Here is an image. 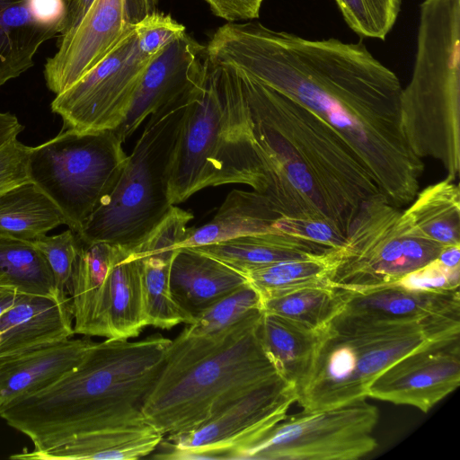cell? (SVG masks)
I'll return each mask as SVG.
<instances>
[{"mask_svg": "<svg viewBox=\"0 0 460 460\" xmlns=\"http://www.w3.org/2000/svg\"><path fill=\"white\" fill-rule=\"evenodd\" d=\"M215 59L295 100L350 146L392 205H409L424 170L400 116L398 76L362 41L309 40L259 22L229 23Z\"/></svg>", "mask_w": 460, "mask_h": 460, "instance_id": "obj_1", "label": "cell"}, {"mask_svg": "<svg viewBox=\"0 0 460 460\" xmlns=\"http://www.w3.org/2000/svg\"><path fill=\"white\" fill-rule=\"evenodd\" d=\"M218 79L237 159L273 210L346 236L360 205L380 193L355 152L312 111L236 68L218 65Z\"/></svg>", "mask_w": 460, "mask_h": 460, "instance_id": "obj_2", "label": "cell"}, {"mask_svg": "<svg viewBox=\"0 0 460 460\" xmlns=\"http://www.w3.org/2000/svg\"><path fill=\"white\" fill-rule=\"evenodd\" d=\"M171 343L159 333L137 341L94 342L75 369L2 406L0 417L29 438L35 451L77 435L145 422L143 402Z\"/></svg>", "mask_w": 460, "mask_h": 460, "instance_id": "obj_3", "label": "cell"}, {"mask_svg": "<svg viewBox=\"0 0 460 460\" xmlns=\"http://www.w3.org/2000/svg\"><path fill=\"white\" fill-rule=\"evenodd\" d=\"M261 309L208 336L181 332L144 399L145 420L164 436L193 429L249 391L281 376L260 334Z\"/></svg>", "mask_w": 460, "mask_h": 460, "instance_id": "obj_4", "label": "cell"}, {"mask_svg": "<svg viewBox=\"0 0 460 460\" xmlns=\"http://www.w3.org/2000/svg\"><path fill=\"white\" fill-rule=\"evenodd\" d=\"M401 125L411 152L460 170V0L420 4L413 69L400 96Z\"/></svg>", "mask_w": 460, "mask_h": 460, "instance_id": "obj_5", "label": "cell"}, {"mask_svg": "<svg viewBox=\"0 0 460 460\" xmlns=\"http://www.w3.org/2000/svg\"><path fill=\"white\" fill-rule=\"evenodd\" d=\"M456 334V316L410 323L335 316L322 331L311 370L296 390V402L302 411H314L365 400L371 383L391 364L431 341Z\"/></svg>", "mask_w": 460, "mask_h": 460, "instance_id": "obj_6", "label": "cell"}, {"mask_svg": "<svg viewBox=\"0 0 460 460\" xmlns=\"http://www.w3.org/2000/svg\"><path fill=\"white\" fill-rule=\"evenodd\" d=\"M200 85L148 116L115 188L77 234L83 243L130 250L170 213L172 162L186 106Z\"/></svg>", "mask_w": 460, "mask_h": 460, "instance_id": "obj_7", "label": "cell"}, {"mask_svg": "<svg viewBox=\"0 0 460 460\" xmlns=\"http://www.w3.org/2000/svg\"><path fill=\"white\" fill-rule=\"evenodd\" d=\"M122 144L114 130L67 128L31 146L30 181L59 208L76 234L115 188L128 158Z\"/></svg>", "mask_w": 460, "mask_h": 460, "instance_id": "obj_8", "label": "cell"}, {"mask_svg": "<svg viewBox=\"0 0 460 460\" xmlns=\"http://www.w3.org/2000/svg\"><path fill=\"white\" fill-rule=\"evenodd\" d=\"M441 248L378 193L354 216L331 283L349 291L389 286L436 259Z\"/></svg>", "mask_w": 460, "mask_h": 460, "instance_id": "obj_9", "label": "cell"}, {"mask_svg": "<svg viewBox=\"0 0 460 460\" xmlns=\"http://www.w3.org/2000/svg\"><path fill=\"white\" fill-rule=\"evenodd\" d=\"M69 296L75 334L129 340L146 327L140 260L132 250L80 242Z\"/></svg>", "mask_w": 460, "mask_h": 460, "instance_id": "obj_10", "label": "cell"}, {"mask_svg": "<svg viewBox=\"0 0 460 460\" xmlns=\"http://www.w3.org/2000/svg\"><path fill=\"white\" fill-rule=\"evenodd\" d=\"M377 408L366 399L286 417L238 459L356 460L377 447Z\"/></svg>", "mask_w": 460, "mask_h": 460, "instance_id": "obj_11", "label": "cell"}, {"mask_svg": "<svg viewBox=\"0 0 460 460\" xmlns=\"http://www.w3.org/2000/svg\"><path fill=\"white\" fill-rule=\"evenodd\" d=\"M232 183L241 180L217 70L208 60L204 81L184 111L170 172V202L176 206L204 188Z\"/></svg>", "mask_w": 460, "mask_h": 460, "instance_id": "obj_12", "label": "cell"}, {"mask_svg": "<svg viewBox=\"0 0 460 460\" xmlns=\"http://www.w3.org/2000/svg\"><path fill=\"white\" fill-rule=\"evenodd\" d=\"M295 385L279 376L242 395L200 425L167 436L164 459H238L288 416L296 402Z\"/></svg>", "mask_w": 460, "mask_h": 460, "instance_id": "obj_13", "label": "cell"}, {"mask_svg": "<svg viewBox=\"0 0 460 460\" xmlns=\"http://www.w3.org/2000/svg\"><path fill=\"white\" fill-rule=\"evenodd\" d=\"M136 27V26H135ZM153 58L140 52L135 28L93 69L51 102L64 129L114 130L125 119L139 79Z\"/></svg>", "mask_w": 460, "mask_h": 460, "instance_id": "obj_14", "label": "cell"}, {"mask_svg": "<svg viewBox=\"0 0 460 460\" xmlns=\"http://www.w3.org/2000/svg\"><path fill=\"white\" fill-rule=\"evenodd\" d=\"M158 0H94L80 23L58 38V50L47 59V87L59 94L75 84L135 26L156 12Z\"/></svg>", "mask_w": 460, "mask_h": 460, "instance_id": "obj_15", "label": "cell"}, {"mask_svg": "<svg viewBox=\"0 0 460 460\" xmlns=\"http://www.w3.org/2000/svg\"><path fill=\"white\" fill-rule=\"evenodd\" d=\"M460 383V334L431 341L402 357L371 383L367 398L428 412Z\"/></svg>", "mask_w": 460, "mask_h": 460, "instance_id": "obj_16", "label": "cell"}, {"mask_svg": "<svg viewBox=\"0 0 460 460\" xmlns=\"http://www.w3.org/2000/svg\"><path fill=\"white\" fill-rule=\"evenodd\" d=\"M208 64L205 47L186 32L157 53L139 79L125 119L114 129L121 142L149 115L200 85Z\"/></svg>", "mask_w": 460, "mask_h": 460, "instance_id": "obj_17", "label": "cell"}, {"mask_svg": "<svg viewBox=\"0 0 460 460\" xmlns=\"http://www.w3.org/2000/svg\"><path fill=\"white\" fill-rule=\"evenodd\" d=\"M190 212L173 206L147 238L130 249L140 260L143 312L146 326L169 330L194 322L175 301L170 288V270L179 244L189 233Z\"/></svg>", "mask_w": 460, "mask_h": 460, "instance_id": "obj_18", "label": "cell"}, {"mask_svg": "<svg viewBox=\"0 0 460 460\" xmlns=\"http://www.w3.org/2000/svg\"><path fill=\"white\" fill-rule=\"evenodd\" d=\"M64 0H0V87L34 65V56L63 30Z\"/></svg>", "mask_w": 460, "mask_h": 460, "instance_id": "obj_19", "label": "cell"}, {"mask_svg": "<svg viewBox=\"0 0 460 460\" xmlns=\"http://www.w3.org/2000/svg\"><path fill=\"white\" fill-rule=\"evenodd\" d=\"M345 302L336 316L371 323H420L460 317L459 289L420 292L389 285L359 291L343 290Z\"/></svg>", "mask_w": 460, "mask_h": 460, "instance_id": "obj_20", "label": "cell"}, {"mask_svg": "<svg viewBox=\"0 0 460 460\" xmlns=\"http://www.w3.org/2000/svg\"><path fill=\"white\" fill-rule=\"evenodd\" d=\"M74 335L70 296L21 294L0 314V356L51 345Z\"/></svg>", "mask_w": 460, "mask_h": 460, "instance_id": "obj_21", "label": "cell"}, {"mask_svg": "<svg viewBox=\"0 0 460 460\" xmlns=\"http://www.w3.org/2000/svg\"><path fill=\"white\" fill-rule=\"evenodd\" d=\"M164 435L147 422L108 428L77 435L52 448L23 450L18 460H132L146 456L160 446Z\"/></svg>", "mask_w": 460, "mask_h": 460, "instance_id": "obj_22", "label": "cell"}, {"mask_svg": "<svg viewBox=\"0 0 460 460\" xmlns=\"http://www.w3.org/2000/svg\"><path fill=\"white\" fill-rule=\"evenodd\" d=\"M246 283L241 273L190 248H178L171 263L172 296L194 321L210 305Z\"/></svg>", "mask_w": 460, "mask_h": 460, "instance_id": "obj_23", "label": "cell"}, {"mask_svg": "<svg viewBox=\"0 0 460 460\" xmlns=\"http://www.w3.org/2000/svg\"><path fill=\"white\" fill-rule=\"evenodd\" d=\"M186 248L216 259L242 275L262 266L306 258L330 249L279 230Z\"/></svg>", "mask_w": 460, "mask_h": 460, "instance_id": "obj_24", "label": "cell"}, {"mask_svg": "<svg viewBox=\"0 0 460 460\" xmlns=\"http://www.w3.org/2000/svg\"><path fill=\"white\" fill-rule=\"evenodd\" d=\"M279 217L264 195L255 190H233L210 221L198 228L190 227L179 248L274 231L273 225Z\"/></svg>", "mask_w": 460, "mask_h": 460, "instance_id": "obj_25", "label": "cell"}, {"mask_svg": "<svg viewBox=\"0 0 460 460\" xmlns=\"http://www.w3.org/2000/svg\"><path fill=\"white\" fill-rule=\"evenodd\" d=\"M94 342L88 336L71 337L39 350L0 378L1 407L52 385L75 369Z\"/></svg>", "mask_w": 460, "mask_h": 460, "instance_id": "obj_26", "label": "cell"}, {"mask_svg": "<svg viewBox=\"0 0 460 460\" xmlns=\"http://www.w3.org/2000/svg\"><path fill=\"white\" fill-rule=\"evenodd\" d=\"M322 331L308 329L275 314H262L260 326L262 345L280 376L295 385L296 390L311 370Z\"/></svg>", "mask_w": 460, "mask_h": 460, "instance_id": "obj_27", "label": "cell"}, {"mask_svg": "<svg viewBox=\"0 0 460 460\" xmlns=\"http://www.w3.org/2000/svg\"><path fill=\"white\" fill-rule=\"evenodd\" d=\"M61 225L63 213L32 181L0 192V234L31 242Z\"/></svg>", "mask_w": 460, "mask_h": 460, "instance_id": "obj_28", "label": "cell"}, {"mask_svg": "<svg viewBox=\"0 0 460 460\" xmlns=\"http://www.w3.org/2000/svg\"><path fill=\"white\" fill-rule=\"evenodd\" d=\"M413 227L442 245L460 244V190L454 180L429 185L403 210Z\"/></svg>", "mask_w": 460, "mask_h": 460, "instance_id": "obj_29", "label": "cell"}, {"mask_svg": "<svg viewBox=\"0 0 460 460\" xmlns=\"http://www.w3.org/2000/svg\"><path fill=\"white\" fill-rule=\"evenodd\" d=\"M341 254L342 248H330L306 258L262 266L243 276L261 298L304 287L332 284L331 279Z\"/></svg>", "mask_w": 460, "mask_h": 460, "instance_id": "obj_30", "label": "cell"}, {"mask_svg": "<svg viewBox=\"0 0 460 460\" xmlns=\"http://www.w3.org/2000/svg\"><path fill=\"white\" fill-rule=\"evenodd\" d=\"M345 295L332 284L304 287L261 298V310L314 331L341 313Z\"/></svg>", "mask_w": 460, "mask_h": 460, "instance_id": "obj_31", "label": "cell"}, {"mask_svg": "<svg viewBox=\"0 0 460 460\" xmlns=\"http://www.w3.org/2000/svg\"><path fill=\"white\" fill-rule=\"evenodd\" d=\"M0 288L25 295L58 296L42 253L31 242L4 234H0Z\"/></svg>", "mask_w": 460, "mask_h": 460, "instance_id": "obj_32", "label": "cell"}, {"mask_svg": "<svg viewBox=\"0 0 460 460\" xmlns=\"http://www.w3.org/2000/svg\"><path fill=\"white\" fill-rule=\"evenodd\" d=\"M254 309H261V298L247 281L203 311L182 332L190 336L214 335Z\"/></svg>", "mask_w": 460, "mask_h": 460, "instance_id": "obj_33", "label": "cell"}, {"mask_svg": "<svg viewBox=\"0 0 460 460\" xmlns=\"http://www.w3.org/2000/svg\"><path fill=\"white\" fill-rule=\"evenodd\" d=\"M343 20L361 38L385 40L399 16L402 0H334Z\"/></svg>", "mask_w": 460, "mask_h": 460, "instance_id": "obj_34", "label": "cell"}, {"mask_svg": "<svg viewBox=\"0 0 460 460\" xmlns=\"http://www.w3.org/2000/svg\"><path fill=\"white\" fill-rule=\"evenodd\" d=\"M46 259L54 278L56 293L59 297L69 296L74 264L80 240L68 229L59 234H46L31 241Z\"/></svg>", "mask_w": 460, "mask_h": 460, "instance_id": "obj_35", "label": "cell"}, {"mask_svg": "<svg viewBox=\"0 0 460 460\" xmlns=\"http://www.w3.org/2000/svg\"><path fill=\"white\" fill-rule=\"evenodd\" d=\"M185 32V27L170 14L157 11L147 15L135 27L137 46L141 53L149 58H154Z\"/></svg>", "mask_w": 460, "mask_h": 460, "instance_id": "obj_36", "label": "cell"}, {"mask_svg": "<svg viewBox=\"0 0 460 460\" xmlns=\"http://www.w3.org/2000/svg\"><path fill=\"white\" fill-rule=\"evenodd\" d=\"M392 285L420 292L456 290L460 286V269H448L434 259Z\"/></svg>", "mask_w": 460, "mask_h": 460, "instance_id": "obj_37", "label": "cell"}, {"mask_svg": "<svg viewBox=\"0 0 460 460\" xmlns=\"http://www.w3.org/2000/svg\"><path fill=\"white\" fill-rule=\"evenodd\" d=\"M273 226L276 230L326 248L338 249L345 244L346 236L324 220L279 217Z\"/></svg>", "mask_w": 460, "mask_h": 460, "instance_id": "obj_38", "label": "cell"}, {"mask_svg": "<svg viewBox=\"0 0 460 460\" xmlns=\"http://www.w3.org/2000/svg\"><path fill=\"white\" fill-rule=\"evenodd\" d=\"M31 146L17 137L0 147V192L30 181L28 164Z\"/></svg>", "mask_w": 460, "mask_h": 460, "instance_id": "obj_39", "label": "cell"}, {"mask_svg": "<svg viewBox=\"0 0 460 460\" xmlns=\"http://www.w3.org/2000/svg\"><path fill=\"white\" fill-rule=\"evenodd\" d=\"M215 15L228 22L257 19L263 0H205Z\"/></svg>", "mask_w": 460, "mask_h": 460, "instance_id": "obj_40", "label": "cell"}, {"mask_svg": "<svg viewBox=\"0 0 460 460\" xmlns=\"http://www.w3.org/2000/svg\"><path fill=\"white\" fill-rule=\"evenodd\" d=\"M94 0H67L65 4L63 30L58 38L70 33L82 21Z\"/></svg>", "mask_w": 460, "mask_h": 460, "instance_id": "obj_41", "label": "cell"}, {"mask_svg": "<svg viewBox=\"0 0 460 460\" xmlns=\"http://www.w3.org/2000/svg\"><path fill=\"white\" fill-rule=\"evenodd\" d=\"M23 128V125L20 123L15 115L0 111V147L16 138Z\"/></svg>", "mask_w": 460, "mask_h": 460, "instance_id": "obj_42", "label": "cell"}, {"mask_svg": "<svg viewBox=\"0 0 460 460\" xmlns=\"http://www.w3.org/2000/svg\"><path fill=\"white\" fill-rule=\"evenodd\" d=\"M48 346L29 349L17 353L0 356V378L14 368L18 367L22 363L37 353L39 350Z\"/></svg>", "mask_w": 460, "mask_h": 460, "instance_id": "obj_43", "label": "cell"}, {"mask_svg": "<svg viewBox=\"0 0 460 460\" xmlns=\"http://www.w3.org/2000/svg\"><path fill=\"white\" fill-rule=\"evenodd\" d=\"M436 259L448 269H460V244L442 246Z\"/></svg>", "mask_w": 460, "mask_h": 460, "instance_id": "obj_44", "label": "cell"}, {"mask_svg": "<svg viewBox=\"0 0 460 460\" xmlns=\"http://www.w3.org/2000/svg\"><path fill=\"white\" fill-rule=\"evenodd\" d=\"M4 289H7V288H0V292L3 291Z\"/></svg>", "mask_w": 460, "mask_h": 460, "instance_id": "obj_45", "label": "cell"}, {"mask_svg": "<svg viewBox=\"0 0 460 460\" xmlns=\"http://www.w3.org/2000/svg\"><path fill=\"white\" fill-rule=\"evenodd\" d=\"M1 405H2V402H1V400H0V408H1Z\"/></svg>", "mask_w": 460, "mask_h": 460, "instance_id": "obj_46", "label": "cell"}, {"mask_svg": "<svg viewBox=\"0 0 460 460\" xmlns=\"http://www.w3.org/2000/svg\"><path fill=\"white\" fill-rule=\"evenodd\" d=\"M66 1H67V0H64L65 4H66Z\"/></svg>", "mask_w": 460, "mask_h": 460, "instance_id": "obj_47", "label": "cell"}]
</instances>
